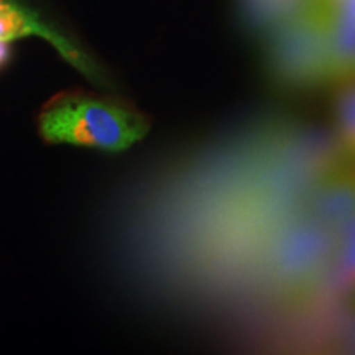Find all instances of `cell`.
Instances as JSON below:
<instances>
[{
    "instance_id": "cell-1",
    "label": "cell",
    "mask_w": 355,
    "mask_h": 355,
    "mask_svg": "<svg viewBox=\"0 0 355 355\" xmlns=\"http://www.w3.org/2000/svg\"><path fill=\"white\" fill-rule=\"evenodd\" d=\"M48 144H68L104 152H123L150 130L144 114L123 102L66 92L53 99L38 119Z\"/></svg>"
},
{
    "instance_id": "cell-2",
    "label": "cell",
    "mask_w": 355,
    "mask_h": 355,
    "mask_svg": "<svg viewBox=\"0 0 355 355\" xmlns=\"http://www.w3.org/2000/svg\"><path fill=\"white\" fill-rule=\"evenodd\" d=\"M275 66L279 76L293 83L331 78L321 6L290 20L275 50Z\"/></svg>"
},
{
    "instance_id": "cell-3",
    "label": "cell",
    "mask_w": 355,
    "mask_h": 355,
    "mask_svg": "<svg viewBox=\"0 0 355 355\" xmlns=\"http://www.w3.org/2000/svg\"><path fill=\"white\" fill-rule=\"evenodd\" d=\"M25 37L46 40L71 66L94 83L104 84V76L94 61L63 33L43 21L42 17L19 0H0V40L15 42Z\"/></svg>"
},
{
    "instance_id": "cell-4",
    "label": "cell",
    "mask_w": 355,
    "mask_h": 355,
    "mask_svg": "<svg viewBox=\"0 0 355 355\" xmlns=\"http://www.w3.org/2000/svg\"><path fill=\"white\" fill-rule=\"evenodd\" d=\"M322 10L326 26L327 55L331 78H345L355 74V20Z\"/></svg>"
},
{
    "instance_id": "cell-5",
    "label": "cell",
    "mask_w": 355,
    "mask_h": 355,
    "mask_svg": "<svg viewBox=\"0 0 355 355\" xmlns=\"http://www.w3.org/2000/svg\"><path fill=\"white\" fill-rule=\"evenodd\" d=\"M336 123L340 140L350 152L355 145V81L344 84L337 94Z\"/></svg>"
},
{
    "instance_id": "cell-6",
    "label": "cell",
    "mask_w": 355,
    "mask_h": 355,
    "mask_svg": "<svg viewBox=\"0 0 355 355\" xmlns=\"http://www.w3.org/2000/svg\"><path fill=\"white\" fill-rule=\"evenodd\" d=\"M339 241V268L347 282L355 283V216L343 224Z\"/></svg>"
},
{
    "instance_id": "cell-7",
    "label": "cell",
    "mask_w": 355,
    "mask_h": 355,
    "mask_svg": "<svg viewBox=\"0 0 355 355\" xmlns=\"http://www.w3.org/2000/svg\"><path fill=\"white\" fill-rule=\"evenodd\" d=\"M10 58H12L10 42H2V40H0V71L8 64Z\"/></svg>"
},
{
    "instance_id": "cell-8",
    "label": "cell",
    "mask_w": 355,
    "mask_h": 355,
    "mask_svg": "<svg viewBox=\"0 0 355 355\" xmlns=\"http://www.w3.org/2000/svg\"><path fill=\"white\" fill-rule=\"evenodd\" d=\"M350 153H352V155H354V157H355V145L352 146V148H350Z\"/></svg>"
}]
</instances>
